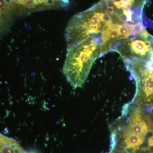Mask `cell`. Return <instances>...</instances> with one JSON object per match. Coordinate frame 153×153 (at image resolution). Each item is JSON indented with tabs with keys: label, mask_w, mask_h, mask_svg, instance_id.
Wrapping results in <instances>:
<instances>
[{
	"label": "cell",
	"mask_w": 153,
	"mask_h": 153,
	"mask_svg": "<svg viewBox=\"0 0 153 153\" xmlns=\"http://www.w3.org/2000/svg\"><path fill=\"white\" fill-rule=\"evenodd\" d=\"M137 149L136 148L133 147L127 146L125 149L126 153H133Z\"/></svg>",
	"instance_id": "cell-8"
},
{
	"label": "cell",
	"mask_w": 153,
	"mask_h": 153,
	"mask_svg": "<svg viewBox=\"0 0 153 153\" xmlns=\"http://www.w3.org/2000/svg\"><path fill=\"white\" fill-rule=\"evenodd\" d=\"M24 152L16 140L0 134V153H23Z\"/></svg>",
	"instance_id": "cell-3"
},
{
	"label": "cell",
	"mask_w": 153,
	"mask_h": 153,
	"mask_svg": "<svg viewBox=\"0 0 153 153\" xmlns=\"http://www.w3.org/2000/svg\"><path fill=\"white\" fill-rule=\"evenodd\" d=\"M116 135L115 133H113L111 136L110 149L109 152L108 153H111L113 150L114 149L116 145Z\"/></svg>",
	"instance_id": "cell-7"
},
{
	"label": "cell",
	"mask_w": 153,
	"mask_h": 153,
	"mask_svg": "<svg viewBox=\"0 0 153 153\" xmlns=\"http://www.w3.org/2000/svg\"><path fill=\"white\" fill-rule=\"evenodd\" d=\"M128 131L139 135L144 136L147 133L148 126L146 122L142 119L140 112L137 111L132 113L129 117Z\"/></svg>",
	"instance_id": "cell-2"
},
{
	"label": "cell",
	"mask_w": 153,
	"mask_h": 153,
	"mask_svg": "<svg viewBox=\"0 0 153 153\" xmlns=\"http://www.w3.org/2000/svg\"><path fill=\"white\" fill-rule=\"evenodd\" d=\"M145 67L146 70L153 72V57L150 56L148 53L147 60L145 63Z\"/></svg>",
	"instance_id": "cell-6"
},
{
	"label": "cell",
	"mask_w": 153,
	"mask_h": 153,
	"mask_svg": "<svg viewBox=\"0 0 153 153\" xmlns=\"http://www.w3.org/2000/svg\"><path fill=\"white\" fill-rule=\"evenodd\" d=\"M148 143H149V146H153V136L150 138Z\"/></svg>",
	"instance_id": "cell-9"
},
{
	"label": "cell",
	"mask_w": 153,
	"mask_h": 153,
	"mask_svg": "<svg viewBox=\"0 0 153 153\" xmlns=\"http://www.w3.org/2000/svg\"><path fill=\"white\" fill-rule=\"evenodd\" d=\"M111 31L105 22L95 24L76 16L70 19L65 32L67 53L63 72L71 85L81 87L94 61L112 50Z\"/></svg>",
	"instance_id": "cell-1"
},
{
	"label": "cell",
	"mask_w": 153,
	"mask_h": 153,
	"mask_svg": "<svg viewBox=\"0 0 153 153\" xmlns=\"http://www.w3.org/2000/svg\"><path fill=\"white\" fill-rule=\"evenodd\" d=\"M144 79L143 91L147 97L153 95V72L146 69L141 71Z\"/></svg>",
	"instance_id": "cell-4"
},
{
	"label": "cell",
	"mask_w": 153,
	"mask_h": 153,
	"mask_svg": "<svg viewBox=\"0 0 153 153\" xmlns=\"http://www.w3.org/2000/svg\"><path fill=\"white\" fill-rule=\"evenodd\" d=\"M125 141L127 146L133 147L138 149L144 141L143 136L136 134L127 130L124 133Z\"/></svg>",
	"instance_id": "cell-5"
},
{
	"label": "cell",
	"mask_w": 153,
	"mask_h": 153,
	"mask_svg": "<svg viewBox=\"0 0 153 153\" xmlns=\"http://www.w3.org/2000/svg\"><path fill=\"white\" fill-rule=\"evenodd\" d=\"M64 1H65L67 4H69V1H68V0H64Z\"/></svg>",
	"instance_id": "cell-11"
},
{
	"label": "cell",
	"mask_w": 153,
	"mask_h": 153,
	"mask_svg": "<svg viewBox=\"0 0 153 153\" xmlns=\"http://www.w3.org/2000/svg\"><path fill=\"white\" fill-rule=\"evenodd\" d=\"M23 153H38L36 151L31 150L29 151H27V152H24Z\"/></svg>",
	"instance_id": "cell-10"
}]
</instances>
